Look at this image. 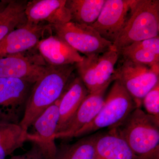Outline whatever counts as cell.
<instances>
[{
  "instance_id": "6da1fadb",
  "label": "cell",
  "mask_w": 159,
  "mask_h": 159,
  "mask_svg": "<svg viewBox=\"0 0 159 159\" xmlns=\"http://www.w3.org/2000/svg\"><path fill=\"white\" fill-rule=\"evenodd\" d=\"M74 65H48L47 70L33 85L24 116L19 125L28 132L29 127L46 109L61 97L72 79Z\"/></svg>"
},
{
  "instance_id": "7a4b0ae2",
  "label": "cell",
  "mask_w": 159,
  "mask_h": 159,
  "mask_svg": "<svg viewBox=\"0 0 159 159\" xmlns=\"http://www.w3.org/2000/svg\"><path fill=\"white\" fill-rule=\"evenodd\" d=\"M116 129L139 159H159V119L136 108Z\"/></svg>"
},
{
  "instance_id": "3957f363",
  "label": "cell",
  "mask_w": 159,
  "mask_h": 159,
  "mask_svg": "<svg viewBox=\"0 0 159 159\" xmlns=\"http://www.w3.org/2000/svg\"><path fill=\"white\" fill-rule=\"evenodd\" d=\"M159 1L137 0L112 48L119 51L134 43L159 36Z\"/></svg>"
},
{
  "instance_id": "277c9868",
  "label": "cell",
  "mask_w": 159,
  "mask_h": 159,
  "mask_svg": "<svg viewBox=\"0 0 159 159\" xmlns=\"http://www.w3.org/2000/svg\"><path fill=\"white\" fill-rule=\"evenodd\" d=\"M114 81L97 116L78 131L74 138L86 135L101 129L116 127L137 108L133 99L119 80Z\"/></svg>"
},
{
  "instance_id": "5b68a950",
  "label": "cell",
  "mask_w": 159,
  "mask_h": 159,
  "mask_svg": "<svg viewBox=\"0 0 159 159\" xmlns=\"http://www.w3.org/2000/svg\"><path fill=\"white\" fill-rule=\"evenodd\" d=\"M118 51L112 49L102 54L84 55L75 64L79 77L89 93L109 86L115 80V65L119 59Z\"/></svg>"
},
{
  "instance_id": "8992f818",
  "label": "cell",
  "mask_w": 159,
  "mask_h": 159,
  "mask_svg": "<svg viewBox=\"0 0 159 159\" xmlns=\"http://www.w3.org/2000/svg\"><path fill=\"white\" fill-rule=\"evenodd\" d=\"M121 62L115 68V80H119L137 108H141L145 95L159 82V72L129 60L122 58Z\"/></svg>"
},
{
  "instance_id": "52a82bcc",
  "label": "cell",
  "mask_w": 159,
  "mask_h": 159,
  "mask_svg": "<svg viewBox=\"0 0 159 159\" xmlns=\"http://www.w3.org/2000/svg\"><path fill=\"white\" fill-rule=\"evenodd\" d=\"M34 84L0 77V122L19 124Z\"/></svg>"
},
{
  "instance_id": "ba28073f",
  "label": "cell",
  "mask_w": 159,
  "mask_h": 159,
  "mask_svg": "<svg viewBox=\"0 0 159 159\" xmlns=\"http://www.w3.org/2000/svg\"><path fill=\"white\" fill-rule=\"evenodd\" d=\"M50 27L56 35L84 55L102 54L112 49V43L101 37L91 26L70 21Z\"/></svg>"
},
{
  "instance_id": "9c48e42d",
  "label": "cell",
  "mask_w": 159,
  "mask_h": 159,
  "mask_svg": "<svg viewBox=\"0 0 159 159\" xmlns=\"http://www.w3.org/2000/svg\"><path fill=\"white\" fill-rule=\"evenodd\" d=\"M137 0H106L99 17L91 27L113 43L128 22Z\"/></svg>"
},
{
  "instance_id": "30bf717a",
  "label": "cell",
  "mask_w": 159,
  "mask_h": 159,
  "mask_svg": "<svg viewBox=\"0 0 159 159\" xmlns=\"http://www.w3.org/2000/svg\"><path fill=\"white\" fill-rule=\"evenodd\" d=\"M60 98L36 118L31 126L33 132L29 133L30 142L37 143L48 159H54L57 149L54 136L59 122Z\"/></svg>"
},
{
  "instance_id": "8fae6325",
  "label": "cell",
  "mask_w": 159,
  "mask_h": 159,
  "mask_svg": "<svg viewBox=\"0 0 159 159\" xmlns=\"http://www.w3.org/2000/svg\"><path fill=\"white\" fill-rule=\"evenodd\" d=\"M49 25L32 24L27 21L11 31L0 41V58L22 54L37 46Z\"/></svg>"
},
{
  "instance_id": "7c38bea8",
  "label": "cell",
  "mask_w": 159,
  "mask_h": 159,
  "mask_svg": "<svg viewBox=\"0 0 159 159\" xmlns=\"http://www.w3.org/2000/svg\"><path fill=\"white\" fill-rule=\"evenodd\" d=\"M36 58L22 54L0 58V77L16 78L35 83L48 67V64L41 62L38 58L36 60Z\"/></svg>"
},
{
  "instance_id": "4fadbf2b",
  "label": "cell",
  "mask_w": 159,
  "mask_h": 159,
  "mask_svg": "<svg viewBox=\"0 0 159 159\" xmlns=\"http://www.w3.org/2000/svg\"><path fill=\"white\" fill-rule=\"evenodd\" d=\"M66 0H34L27 2V21L34 24L47 22L50 25H63L70 21Z\"/></svg>"
},
{
  "instance_id": "5bb4252c",
  "label": "cell",
  "mask_w": 159,
  "mask_h": 159,
  "mask_svg": "<svg viewBox=\"0 0 159 159\" xmlns=\"http://www.w3.org/2000/svg\"><path fill=\"white\" fill-rule=\"evenodd\" d=\"M109 86L89 93L82 101L66 129L56 134L55 139L67 140L74 138L78 131L90 123L97 116L104 103V95Z\"/></svg>"
},
{
  "instance_id": "9a60e30c",
  "label": "cell",
  "mask_w": 159,
  "mask_h": 159,
  "mask_svg": "<svg viewBox=\"0 0 159 159\" xmlns=\"http://www.w3.org/2000/svg\"><path fill=\"white\" fill-rule=\"evenodd\" d=\"M37 47L41 56L48 65H74L83 59L77 51L56 34L41 39Z\"/></svg>"
},
{
  "instance_id": "2e32d148",
  "label": "cell",
  "mask_w": 159,
  "mask_h": 159,
  "mask_svg": "<svg viewBox=\"0 0 159 159\" xmlns=\"http://www.w3.org/2000/svg\"><path fill=\"white\" fill-rule=\"evenodd\" d=\"M89 94L88 91L79 77L71 80L60 98L59 122L56 134L62 132L66 129Z\"/></svg>"
},
{
  "instance_id": "e0dca14e",
  "label": "cell",
  "mask_w": 159,
  "mask_h": 159,
  "mask_svg": "<svg viewBox=\"0 0 159 159\" xmlns=\"http://www.w3.org/2000/svg\"><path fill=\"white\" fill-rule=\"evenodd\" d=\"M96 159H139L116 128L97 134Z\"/></svg>"
},
{
  "instance_id": "ac0fdd59",
  "label": "cell",
  "mask_w": 159,
  "mask_h": 159,
  "mask_svg": "<svg viewBox=\"0 0 159 159\" xmlns=\"http://www.w3.org/2000/svg\"><path fill=\"white\" fill-rule=\"evenodd\" d=\"M106 0H68L66 6L72 22L91 26L99 17Z\"/></svg>"
},
{
  "instance_id": "d6986e66",
  "label": "cell",
  "mask_w": 159,
  "mask_h": 159,
  "mask_svg": "<svg viewBox=\"0 0 159 159\" xmlns=\"http://www.w3.org/2000/svg\"><path fill=\"white\" fill-rule=\"evenodd\" d=\"M27 141H30V134L19 124L0 122V159H6Z\"/></svg>"
},
{
  "instance_id": "ffe728a7",
  "label": "cell",
  "mask_w": 159,
  "mask_h": 159,
  "mask_svg": "<svg viewBox=\"0 0 159 159\" xmlns=\"http://www.w3.org/2000/svg\"><path fill=\"white\" fill-rule=\"evenodd\" d=\"M97 134L82 138L73 144L57 146L54 159H96Z\"/></svg>"
},
{
  "instance_id": "44dd1931",
  "label": "cell",
  "mask_w": 159,
  "mask_h": 159,
  "mask_svg": "<svg viewBox=\"0 0 159 159\" xmlns=\"http://www.w3.org/2000/svg\"><path fill=\"white\" fill-rule=\"evenodd\" d=\"M27 2L11 1L0 11V41L7 34L27 22Z\"/></svg>"
},
{
  "instance_id": "7402d4cb",
  "label": "cell",
  "mask_w": 159,
  "mask_h": 159,
  "mask_svg": "<svg viewBox=\"0 0 159 159\" xmlns=\"http://www.w3.org/2000/svg\"><path fill=\"white\" fill-rule=\"evenodd\" d=\"M122 58L147 66L150 68L159 67V57L145 49L130 45L118 51Z\"/></svg>"
},
{
  "instance_id": "603a6c76",
  "label": "cell",
  "mask_w": 159,
  "mask_h": 159,
  "mask_svg": "<svg viewBox=\"0 0 159 159\" xmlns=\"http://www.w3.org/2000/svg\"><path fill=\"white\" fill-rule=\"evenodd\" d=\"M142 105L146 113L159 119V82L145 95Z\"/></svg>"
},
{
  "instance_id": "cb8c5ba5",
  "label": "cell",
  "mask_w": 159,
  "mask_h": 159,
  "mask_svg": "<svg viewBox=\"0 0 159 159\" xmlns=\"http://www.w3.org/2000/svg\"><path fill=\"white\" fill-rule=\"evenodd\" d=\"M131 45L137 48L145 49L159 57V36L137 42Z\"/></svg>"
},
{
  "instance_id": "d4e9b609",
  "label": "cell",
  "mask_w": 159,
  "mask_h": 159,
  "mask_svg": "<svg viewBox=\"0 0 159 159\" xmlns=\"http://www.w3.org/2000/svg\"><path fill=\"white\" fill-rule=\"evenodd\" d=\"M30 150L23 154L13 156L9 159H48L37 143L32 142Z\"/></svg>"
},
{
  "instance_id": "484cf974",
  "label": "cell",
  "mask_w": 159,
  "mask_h": 159,
  "mask_svg": "<svg viewBox=\"0 0 159 159\" xmlns=\"http://www.w3.org/2000/svg\"><path fill=\"white\" fill-rule=\"evenodd\" d=\"M1 10H2V9H1ZM1 9H0V11H1Z\"/></svg>"
}]
</instances>
